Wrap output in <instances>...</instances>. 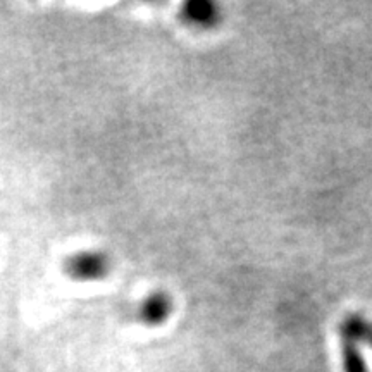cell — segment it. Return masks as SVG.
Returning a JSON list of instances; mask_svg holds the SVG:
<instances>
[{"label":"cell","instance_id":"obj_2","mask_svg":"<svg viewBox=\"0 0 372 372\" xmlns=\"http://www.w3.org/2000/svg\"><path fill=\"white\" fill-rule=\"evenodd\" d=\"M172 309H175V301L171 295L164 289H157L140 301L138 309H136V319L148 328H157L171 317Z\"/></svg>","mask_w":372,"mask_h":372},{"label":"cell","instance_id":"obj_4","mask_svg":"<svg viewBox=\"0 0 372 372\" xmlns=\"http://www.w3.org/2000/svg\"><path fill=\"white\" fill-rule=\"evenodd\" d=\"M341 357L345 372H367V366L363 362L357 343L341 340Z\"/></svg>","mask_w":372,"mask_h":372},{"label":"cell","instance_id":"obj_1","mask_svg":"<svg viewBox=\"0 0 372 372\" xmlns=\"http://www.w3.org/2000/svg\"><path fill=\"white\" fill-rule=\"evenodd\" d=\"M113 269V262L105 252L86 250L69 255L62 262V271L73 281H100L107 278Z\"/></svg>","mask_w":372,"mask_h":372},{"label":"cell","instance_id":"obj_3","mask_svg":"<svg viewBox=\"0 0 372 372\" xmlns=\"http://www.w3.org/2000/svg\"><path fill=\"white\" fill-rule=\"evenodd\" d=\"M180 16L188 24L200 28H212L221 21L219 6L210 0H188L181 6Z\"/></svg>","mask_w":372,"mask_h":372},{"label":"cell","instance_id":"obj_5","mask_svg":"<svg viewBox=\"0 0 372 372\" xmlns=\"http://www.w3.org/2000/svg\"><path fill=\"white\" fill-rule=\"evenodd\" d=\"M363 341L371 343V346H372V324L369 326V331H367V336H366V340H363Z\"/></svg>","mask_w":372,"mask_h":372}]
</instances>
